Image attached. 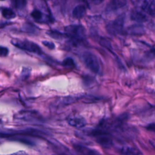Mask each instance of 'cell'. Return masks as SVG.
<instances>
[{
    "label": "cell",
    "mask_w": 155,
    "mask_h": 155,
    "mask_svg": "<svg viewBox=\"0 0 155 155\" xmlns=\"http://www.w3.org/2000/svg\"><path fill=\"white\" fill-rule=\"evenodd\" d=\"M65 34L74 43L81 42L85 40V29L79 24H73L66 27Z\"/></svg>",
    "instance_id": "obj_1"
},
{
    "label": "cell",
    "mask_w": 155,
    "mask_h": 155,
    "mask_svg": "<svg viewBox=\"0 0 155 155\" xmlns=\"http://www.w3.org/2000/svg\"><path fill=\"white\" fill-rule=\"evenodd\" d=\"M82 59L85 66L93 73L99 74L101 72V64L98 57L91 52L85 51L82 53Z\"/></svg>",
    "instance_id": "obj_2"
},
{
    "label": "cell",
    "mask_w": 155,
    "mask_h": 155,
    "mask_svg": "<svg viewBox=\"0 0 155 155\" xmlns=\"http://www.w3.org/2000/svg\"><path fill=\"white\" fill-rule=\"evenodd\" d=\"M11 42L14 46L21 49V50L38 55H41L42 53L41 47L33 42L17 39L12 40Z\"/></svg>",
    "instance_id": "obj_3"
},
{
    "label": "cell",
    "mask_w": 155,
    "mask_h": 155,
    "mask_svg": "<svg viewBox=\"0 0 155 155\" xmlns=\"http://www.w3.org/2000/svg\"><path fill=\"white\" fill-rule=\"evenodd\" d=\"M125 19V15L122 14L117 17L114 21L109 23L106 27L107 32L111 35H116L121 33L124 26Z\"/></svg>",
    "instance_id": "obj_4"
},
{
    "label": "cell",
    "mask_w": 155,
    "mask_h": 155,
    "mask_svg": "<svg viewBox=\"0 0 155 155\" xmlns=\"http://www.w3.org/2000/svg\"><path fill=\"white\" fill-rule=\"evenodd\" d=\"M127 4V0H111L107 4L105 11L112 12L122 9Z\"/></svg>",
    "instance_id": "obj_5"
},
{
    "label": "cell",
    "mask_w": 155,
    "mask_h": 155,
    "mask_svg": "<svg viewBox=\"0 0 155 155\" xmlns=\"http://www.w3.org/2000/svg\"><path fill=\"white\" fill-rule=\"evenodd\" d=\"M141 8L144 13L155 16V0H143Z\"/></svg>",
    "instance_id": "obj_6"
},
{
    "label": "cell",
    "mask_w": 155,
    "mask_h": 155,
    "mask_svg": "<svg viewBox=\"0 0 155 155\" xmlns=\"http://www.w3.org/2000/svg\"><path fill=\"white\" fill-rule=\"evenodd\" d=\"M19 119L24 121H40V116L39 115L31 111H23L22 112L19 113Z\"/></svg>",
    "instance_id": "obj_7"
},
{
    "label": "cell",
    "mask_w": 155,
    "mask_h": 155,
    "mask_svg": "<svg viewBox=\"0 0 155 155\" xmlns=\"http://www.w3.org/2000/svg\"><path fill=\"white\" fill-rule=\"evenodd\" d=\"M69 124L77 128H81L85 126L86 121L81 116H73L68 119Z\"/></svg>",
    "instance_id": "obj_8"
},
{
    "label": "cell",
    "mask_w": 155,
    "mask_h": 155,
    "mask_svg": "<svg viewBox=\"0 0 155 155\" xmlns=\"http://www.w3.org/2000/svg\"><path fill=\"white\" fill-rule=\"evenodd\" d=\"M73 147L75 148V150L79 154H98L100 153L96 151L95 150L91 149V148L87 147L84 145H83L81 144H75L73 145Z\"/></svg>",
    "instance_id": "obj_9"
},
{
    "label": "cell",
    "mask_w": 155,
    "mask_h": 155,
    "mask_svg": "<svg viewBox=\"0 0 155 155\" xmlns=\"http://www.w3.org/2000/svg\"><path fill=\"white\" fill-rule=\"evenodd\" d=\"M130 17H131L132 20L138 23L145 22L147 21V19L144 12L139 10H133L132 12Z\"/></svg>",
    "instance_id": "obj_10"
},
{
    "label": "cell",
    "mask_w": 155,
    "mask_h": 155,
    "mask_svg": "<svg viewBox=\"0 0 155 155\" xmlns=\"http://www.w3.org/2000/svg\"><path fill=\"white\" fill-rule=\"evenodd\" d=\"M127 32L130 35L138 36L143 35L145 32V30L141 24H136L129 27L127 30Z\"/></svg>",
    "instance_id": "obj_11"
},
{
    "label": "cell",
    "mask_w": 155,
    "mask_h": 155,
    "mask_svg": "<svg viewBox=\"0 0 155 155\" xmlns=\"http://www.w3.org/2000/svg\"><path fill=\"white\" fill-rule=\"evenodd\" d=\"M86 13V8L84 5H78L74 8L72 12L73 16L76 19L82 18Z\"/></svg>",
    "instance_id": "obj_12"
},
{
    "label": "cell",
    "mask_w": 155,
    "mask_h": 155,
    "mask_svg": "<svg viewBox=\"0 0 155 155\" xmlns=\"http://www.w3.org/2000/svg\"><path fill=\"white\" fill-rule=\"evenodd\" d=\"M119 152L120 153L122 154H142V152H140L138 148L135 147H123L119 150Z\"/></svg>",
    "instance_id": "obj_13"
},
{
    "label": "cell",
    "mask_w": 155,
    "mask_h": 155,
    "mask_svg": "<svg viewBox=\"0 0 155 155\" xmlns=\"http://www.w3.org/2000/svg\"><path fill=\"white\" fill-rule=\"evenodd\" d=\"M83 98L82 96H66L63 98H62L60 100L61 104L63 105H67L72 104L74 102H76L77 101L80 100L81 98Z\"/></svg>",
    "instance_id": "obj_14"
},
{
    "label": "cell",
    "mask_w": 155,
    "mask_h": 155,
    "mask_svg": "<svg viewBox=\"0 0 155 155\" xmlns=\"http://www.w3.org/2000/svg\"><path fill=\"white\" fill-rule=\"evenodd\" d=\"M2 15L4 18L8 20L14 19L16 17V14L13 10L9 8H4L2 10Z\"/></svg>",
    "instance_id": "obj_15"
},
{
    "label": "cell",
    "mask_w": 155,
    "mask_h": 155,
    "mask_svg": "<svg viewBox=\"0 0 155 155\" xmlns=\"http://www.w3.org/2000/svg\"><path fill=\"white\" fill-rule=\"evenodd\" d=\"M100 44L102 47L107 49L108 51L113 53L112 52L113 47H112V46H111V42L109 40H108L106 38H101L100 41Z\"/></svg>",
    "instance_id": "obj_16"
},
{
    "label": "cell",
    "mask_w": 155,
    "mask_h": 155,
    "mask_svg": "<svg viewBox=\"0 0 155 155\" xmlns=\"http://www.w3.org/2000/svg\"><path fill=\"white\" fill-rule=\"evenodd\" d=\"M31 16H32V18L35 20L37 21H41L43 18V15L42 14V12L38 9L33 10L32 13H31Z\"/></svg>",
    "instance_id": "obj_17"
},
{
    "label": "cell",
    "mask_w": 155,
    "mask_h": 155,
    "mask_svg": "<svg viewBox=\"0 0 155 155\" xmlns=\"http://www.w3.org/2000/svg\"><path fill=\"white\" fill-rule=\"evenodd\" d=\"M47 33L49 36L52 37V38H55L56 40H59L64 36V35L63 33H61L57 30H50L48 31Z\"/></svg>",
    "instance_id": "obj_18"
},
{
    "label": "cell",
    "mask_w": 155,
    "mask_h": 155,
    "mask_svg": "<svg viewBox=\"0 0 155 155\" xmlns=\"http://www.w3.org/2000/svg\"><path fill=\"white\" fill-rule=\"evenodd\" d=\"M63 65L64 67L68 68V69H71L75 67V62L73 59L71 58H67L65 59L63 62Z\"/></svg>",
    "instance_id": "obj_19"
},
{
    "label": "cell",
    "mask_w": 155,
    "mask_h": 155,
    "mask_svg": "<svg viewBox=\"0 0 155 155\" xmlns=\"http://www.w3.org/2000/svg\"><path fill=\"white\" fill-rule=\"evenodd\" d=\"M27 0H16V5L18 9H23L26 7Z\"/></svg>",
    "instance_id": "obj_20"
},
{
    "label": "cell",
    "mask_w": 155,
    "mask_h": 155,
    "mask_svg": "<svg viewBox=\"0 0 155 155\" xmlns=\"http://www.w3.org/2000/svg\"><path fill=\"white\" fill-rule=\"evenodd\" d=\"M30 72H31L30 69H28V68H24L21 72V78L23 79H26L28 78V77H29L30 75Z\"/></svg>",
    "instance_id": "obj_21"
},
{
    "label": "cell",
    "mask_w": 155,
    "mask_h": 155,
    "mask_svg": "<svg viewBox=\"0 0 155 155\" xmlns=\"http://www.w3.org/2000/svg\"><path fill=\"white\" fill-rule=\"evenodd\" d=\"M146 55L148 58L152 59L155 57V44L152 47L150 51L146 53Z\"/></svg>",
    "instance_id": "obj_22"
},
{
    "label": "cell",
    "mask_w": 155,
    "mask_h": 155,
    "mask_svg": "<svg viewBox=\"0 0 155 155\" xmlns=\"http://www.w3.org/2000/svg\"><path fill=\"white\" fill-rule=\"evenodd\" d=\"M9 52V49L7 47L0 46V57H6V56L8 55Z\"/></svg>",
    "instance_id": "obj_23"
},
{
    "label": "cell",
    "mask_w": 155,
    "mask_h": 155,
    "mask_svg": "<svg viewBox=\"0 0 155 155\" xmlns=\"http://www.w3.org/2000/svg\"><path fill=\"white\" fill-rule=\"evenodd\" d=\"M42 44L44 46H45L46 47L50 48V49H54L55 47V46L54 44V43L51 41H42Z\"/></svg>",
    "instance_id": "obj_24"
},
{
    "label": "cell",
    "mask_w": 155,
    "mask_h": 155,
    "mask_svg": "<svg viewBox=\"0 0 155 155\" xmlns=\"http://www.w3.org/2000/svg\"><path fill=\"white\" fill-rule=\"evenodd\" d=\"M146 128L148 130H149V131H151L155 133V124L154 123H152V124H148L146 127Z\"/></svg>",
    "instance_id": "obj_25"
},
{
    "label": "cell",
    "mask_w": 155,
    "mask_h": 155,
    "mask_svg": "<svg viewBox=\"0 0 155 155\" xmlns=\"http://www.w3.org/2000/svg\"><path fill=\"white\" fill-rule=\"evenodd\" d=\"M131 1L134 5L141 6L142 3V1H143V0H131Z\"/></svg>",
    "instance_id": "obj_26"
},
{
    "label": "cell",
    "mask_w": 155,
    "mask_h": 155,
    "mask_svg": "<svg viewBox=\"0 0 155 155\" xmlns=\"http://www.w3.org/2000/svg\"><path fill=\"white\" fill-rule=\"evenodd\" d=\"M91 1L95 4H101L104 0H91Z\"/></svg>",
    "instance_id": "obj_27"
},
{
    "label": "cell",
    "mask_w": 155,
    "mask_h": 155,
    "mask_svg": "<svg viewBox=\"0 0 155 155\" xmlns=\"http://www.w3.org/2000/svg\"><path fill=\"white\" fill-rule=\"evenodd\" d=\"M0 1H5V0H0Z\"/></svg>",
    "instance_id": "obj_28"
}]
</instances>
